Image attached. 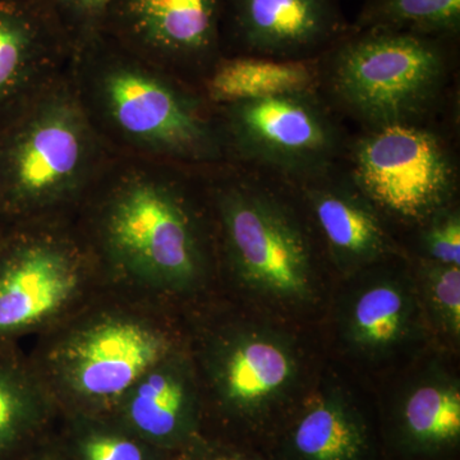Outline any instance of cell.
<instances>
[{
	"mask_svg": "<svg viewBox=\"0 0 460 460\" xmlns=\"http://www.w3.org/2000/svg\"><path fill=\"white\" fill-rule=\"evenodd\" d=\"M201 171L111 157L75 215L109 286L183 310L208 298L217 275Z\"/></svg>",
	"mask_w": 460,
	"mask_h": 460,
	"instance_id": "obj_1",
	"label": "cell"
},
{
	"mask_svg": "<svg viewBox=\"0 0 460 460\" xmlns=\"http://www.w3.org/2000/svg\"><path fill=\"white\" fill-rule=\"evenodd\" d=\"M189 344L183 308L108 286L27 352L60 413L113 416L148 370Z\"/></svg>",
	"mask_w": 460,
	"mask_h": 460,
	"instance_id": "obj_2",
	"label": "cell"
},
{
	"mask_svg": "<svg viewBox=\"0 0 460 460\" xmlns=\"http://www.w3.org/2000/svg\"><path fill=\"white\" fill-rule=\"evenodd\" d=\"M69 74L90 123L114 155L190 169L226 162L217 115L199 87L102 33L75 50Z\"/></svg>",
	"mask_w": 460,
	"mask_h": 460,
	"instance_id": "obj_3",
	"label": "cell"
},
{
	"mask_svg": "<svg viewBox=\"0 0 460 460\" xmlns=\"http://www.w3.org/2000/svg\"><path fill=\"white\" fill-rule=\"evenodd\" d=\"M184 314L204 402L202 434L269 452L295 408L301 374L295 339L217 310L208 298Z\"/></svg>",
	"mask_w": 460,
	"mask_h": 460,
	"instance_id": "obj_4",
	"label": "cell"
},
{
	"mask_svg": "<svg viewBox=\"0 0 460 460\" xmlns=\"http://www.w3.org/2000/svg\"><path fill=\"white\" fill-rule=\"evenodd\" d=\"M113 155L66 72L0 129V224L75 217Z\"/></svg>",
	"mask_w": 460,
	"mask_h": 460,
	"instance_id": "obj_5",
	"label": "cell"
},
{
	"mask_svg": "<svg viewBox=\"0 0 460 460\" xmlns=\"http://www.w3.org/2000/svg\"><path fill=\"white\" fill-rule=\"evenodd\" d=\"M213 222L217 275L277 304H313V252L299 223L268 190L228 163L202 169Z\"/></svg>",
	"mask_w": 460,
	"mask_h": 460,
	"instance_id": "obj_6",
	"label": "cell"
},
{
	"mask_svg": "<svg viewBox=\"0 0 460 460\" xmlns=\"http://www.w3.org/2000/svg\"><path fill=\"white\" fill-rule=\"evenodd\" d=\"M108 286L75 217L0 224V347L48 332Z\"/></svg>",
	"mask_w": 460,
	"mask_h": 460,
	"instance_id": "obj_7",
	"label": "cell"
},
{
	"mask_svg": "<svg viewBox=\"0 0 460 460\" xmlns=\"http://www.w3.org/2000/svg\"><path fill=\"white\" fill-rule=\"evenodd\" d=\"M434 36L362 30L341 45L332 84L341 99L375 127L407 123L443 83V51Z\"/></svg>",
	"mask_w": 460,
	"mask_h": 460,
	"instance_id": "obj_8",
	"label": "cell"
},
{
	"mask_svg": "<svg viewBox=\"0 0 460 460\" xmlns=\"http://www.w3.org/2000/svg\"><path fill=\"white\" fill-rule=\"evenodd\" d=\"M226 0H111L105 38L193 86L223 56Z\"/></svg>",
	"mask_w": 460,
	"mask_h": 460,
	"instance_id": "obj_9",
	"label": "cell"
},
{
	"mask_svg": "<svg viewBox=\"0 0 460 460\" xmlns=\"http://www.w3.org/2000/svg\"><path fill=\"white\" fill-rule=\"evenodd\" d=\"M356 186L404 220H429L452 196L454 169L434 133L410 122L376 127L353 151Z\"/></svg>",
	"mask_w": 460,
	"mask_h": 460,
	"instance_id": "obj_10",
	"label": "cell"
},
{
	"mask_svg": "<svg viewBox=\"0 0 460 460\" xmlns=\"http://www.w3.org/2000/svg\"><path fill=\"white\" fill-rule=\"evenodd\" d=\"M226 162L250 160L292 172L320 171L337 132L313 93L247 100L214 108Z\"/></svg>",
	"mask_w": 460,
	"mask_h": 460,
	"instance_id": "obj_11",
	"label": "cell"
},
{
	"mask_svg": "<svg viewBox=\"0 0 460 460\" xmlns=\"http://www.w3.org/2000/svg\"><path fill=\"white\" fill-rule=\"evenodd\" d=\"M74 56L38 0H0V129L63 77Z\"/></svg>",
	"mask_w": 460,
	"mask_h": 460,
	"instance_id": "obj_12",
	"label": "cell"
},
{
	"mask_svg": "<svg viewBox=\"0 0 460 460\" xmlns=\"http://www.w3.org/2000/svg\"><path fill=\"white\" fill-rule=\"evenodd\" d=\"M111 417L171 454L201 435L204 402L189 344L148 370Z\"/></svg>",
	"mask_w": 460,
	"mask_h": 460,
	"instance_id": "obj_13",
	"label": "cell"
},
{
	"mask_svg": "<svg viewBox=\"0 0 460 460\" xmlns=\"http://www.w3.org/2000/svg\"><path fill=\"white\" fill-rule=\"evenodd\" d=\"M381 456L390 460H456L460 447L459 380L431 365L410 381L387 411Z\"/></svg>",
	"mask_w": 460,
	"mask_h": 460,
	"instance_id": "obj_14",
	"label": "cell"
},
{
	"mask_svg": "<svg viewBox=\"0 0 460 460\" xmlns=\"http://www.w3.org/2000/svg\"><path fill=\"white\" fill-rule=\"evenodd\" d=\"M341 30L334 0H226L223 54L233 47V54L295 56L325 44Z\"/></svg>",
	"mask_w": 460,
	"mask_h": 460,
	"instance_id": "obj_15",
	"label": "cell"
},
{
	"mask_svg": "<svg viewBox=\"0 0 460 460\" xmlns=\"http://www.w3.org/2000/svg\"><path fill=\"white\" fill-rule=\"evenodd\" d=\"M269 453L277 460H384L370 420L338 387L293 408Z\"/></svg>",
	"mask_w": 460,
	"mask_h": 460,
	"instance_id": "obj_16",
	"label": "cell"
},
{
	"mask_svg": "<svg viewBox=\"0 0 460 460\" xmlns=\"http://www.w3.org/2000/svg\"><path fill=\"white\" fill-rule=\"evenodd\" d=\"M420 307L416 284L402 275L383 272L345 295L339 307V332L353 353L384 358L416 335Z\"/></svg>",
	"mask_w": 460,
	"mask_h": 460,
	"instance_id": "obj_17",
	"label": "cell"
},
{
	"mask_svg": "<svg viewBox=\"0 0 460 460\" xmlns=\"http://www.w3.org/2000/svg\"><path fill=\"white\" fill-rule=\"evenodd\" d=\"M60 411L21 344L0 347V460H17L57 429Z\"/></svg>",
	"mask_w": 460,
	"mask_h": 460,
	"instance_id": "obj_18",
	"label": "cell"
},
{
	"mask_svg": "<svg viewBox=\"0 0 460 460\" xmlns=\"http://www.w3.org/2000/svg\"><path fill=\"white\" fill-rule=\"evenodd\" d=\"M314 219L334 262L343 272H356L389 252V239L370 201L338 187L307 192Z\"/></svg>",
	"mask_w": 460,
	"mask_h": 460,
	"instance_id": "obj_19",
	"label": "cell"
},
{
	"mask_svg": "<svg viewBox=\"0 0 460 460\" xmlns=\"http://www.w3.org/2000/svg\"><path fill=\"white\" fill-rule=\"evenodd\" d=\"M316 71L302 60H278L247 54L222 56L199 90L213 108L247 100L313 93Z\"/></svg>",
	"mask_w": 460,
	"mask_h": 460,
	"instance_id": "obj_20",
	"label": "cell"
},
{
	"mask_svg": "<svg viewBox=\"0 0 460 460\" xmlns=\"http://www.w3.org/2000/svg\"><path fill=\"white\" fill-rule=\"evenodd\" d=\"M57 434L71 460H172L111 416L60 413Z\"/></svg>",
	"mask_w": 460,
	"mask_h": 460,
	"instance_id": "obj_21",
	"label": "cell"
},
{
	"mask_svg": "<svg viewBox=\"0 0 460 460\" xmlns=\"http://www.w3.org/2000/svg\"><path fill=\"white\" fill-rule=\"evenodd\" d=\"M358 22L362 30L447 35L459 30L460 0H370Z\"/></svg>",
	"mask_w": 460,
	"mask_h": 460,
	"instance_id": "obj_22",
	"label": "cell"
},
{
	"mask_svg": "<svg viewBox=\"0 0 460 460\" xmlns=\"http://www.w3.org/2000/svg\"><path fill=\"white\" fill-rule=\"evenodd\" d=\"M417 292L436 328L459 341L460 268L426 260L420 268Z\"/></svg>",
	"mask_w": 460,
	"mask_h": 460,
	"instance_id": "obj_23",
	"label": "cell"
},
{
	"mask_svg": "<svg viewBox=\"0 0 460 460\" xmlns=\"http://www.w3.org/2000/svg\"><path fill=\"white\" fill-rule=\"evenodd\" d=\"M62 30L74 51L102 31L111 0H38Z\"/></svg>",
	"mask_w": 460,
	"mask_h": 460,
	"instance_id": "obj_24",
	"label": "cell"
},
{
	"mask_svg": "<svg viewBox=\"0 0 460 460\" xmlns=\"http://www.w3.org/2000/svg\"><path fill=\"white\" fill-rule=\"evenodd\" d=\"M422 235L429 261L460 268V217L458 211H438L429 217Z\"/></svg>",
	"mask_w": 460,
	"mask_h": 460,
	"instance_id": "obj_25",
	"label": "cell"
},
{
	"mask_svg": "<svg viewBox=\"0 0 460 460\" xmlns=\"http://www.w3.org/2000/svg\"><path fill=\"white\" fill-rule=\"evenodd\" d=\"M172 460H277L268 450L201 434L172 454Z\"/></svg>",
	"mask_w": 460,
	"mask_h": 460,
	"instance_id": "obj_26",
	"label": "cell"
},
{
	"mask_svg": "<svg viewBox=\"0 0 460 460\" xmlns=\"http://www.w3.org/2000/svg\"><path fill=\"white\" fill-rule=\"evenodd\" d=\"M17 460H71L65 447L58 438L57 429L42 438L38 444L30 447L25 454Z\"/></svg>",
	"mask_w": 460,
	"mask_h": 460,
	"instance_id": "obj_27",
	"label": "cell"
}]
</instances>
